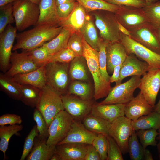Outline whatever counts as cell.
I'll return each mask as SVG.
<instances>
[{
  "mask_svg": "<svg viewBox=\"0 0 160 160\" xmlns=\"http://www.w3.org/2000/svg\"><path fill=\"white\" fill-rule=\"evenodd\" d=\"M63 27L47 24L36 25L34 28L17 33L16 43L13 51L21 49L29 50L42 46L56 37Z\"/></svg>",
  "mask_w": 160,
  "mask_h": 160,
  "instance_id": "6da1fadb",
  "label": "cell"
},
{
  "mask_svg": "<svg viewBox=\"0 0 160 160\" xmlns=\"http://www.w3.org/2000/svg\"><path fill=\"white\" fill-rule=\"evenodd\" d=\"M82 42L83 56L86 60L88 69L94 81L93 97L96 100L106 97L111 87L110 83L105 81L101 74L98 61L99 52L92 48L83 38Z\"/></svg>",
  "mask_w": 160,
  "mask_h": 160,
  "instance_id": "7a4b0ae2",
  "label": "cell"
},
{
  "mask_svg": "<svg viewBox=\"0 0 160 160\" xmlns=\"http://www.w3.org/2000/svg\"><path fill=\"white\" fill-rule=\"evenodd\" d=\"M62 95L47 84L41 90L40 97L36 107L42 114L48 128L56 116L65 110Z\"/></svg>",
  "mask_w": 160,
  "mask_h": 160,
  "instance_id": "3957f363",
  "label": "cell"
},
{
  "mask_svg": "<svg viewBox=\"0 0 160 160\" xmlns=\"http://www.w3.org/2000/svg\"><path fill=\"white\" fill-rule=\"evenodd\" d=\"M13 15L15 27L20 32L36 25L40 10L39 5L28 0H16L13 3Z\"/></svg>",
  "mask_w": 160,
  "mask_h": 160,
  "instance_id": "277c9868",
  "label": "cell"
},
{
  "mask_svg": "<svg viewBox=\"0 0 160 160\" xmlns=\"http://www.w3.org/2000/svg\"><path fill=\"white\" fill-rule=\"evenodd\" d=\"M95 25L101 39L108 43L120 42V32L114 13L104 10L94 12Z\"/></svg>",
  "mask_w": 160,
  "mask_h": 160,
  "instance_id": "5b68a950",
  "label": "cell"
},
{
  "mask_svg": "<svg viewBox=\"0 0 160 160\" xmlns=\"http://www.w3.org/2000/svg\"><path fill=\"white\" fill-rule=\"evenodd\" d=\"M69 64L50 62L45 64L47 84L62 95L65 94L70 79Z\"/></svg>",
  "mask_w": 160,
  "mask_h": 160,
  "instance_id": "8992f818",
  "label": "cell"
},
{
  "mask_svg": "<svg viewBox=\"0 0 160 160\" xmlns=\"http://www.w3.org/2000/svg\"><path fill=\"white\" fill-rule=\"evenodd\" d=\"M141 76H134L127 81L116 84L111 88L108 95L99 104H126L134 97V92L139 88Z\"/></svg>",
  "mask_w": 160,
  "mask_h": 160,
  "instance_id": "52a82bcc",
  "label": "cell"
},
{
  "mask_svg": "<svg viewBox=\"0 0 160 160\" xmlns=\"http://www.w3.org/2000/svg\"><path fill=\"white\" fill-rule=\"evenodd\" d=\"M120 42L125 47L128 55L132 54L143 60L149 65L150 70L160 68V55L151 51L121 32Z\"/></svg>",
  "mask_w": 160,
  "mask_h": 160,
  "instance_id": "ba28073f",
  "label": "cell"
},
{
  "mask_svg": "<svg viewBox=\"0 0 160 160\" xmlns=\"http://www.w3.org/2000/svg\"><path fill=\"white\" fill-rule=\"evenodd\" d=\"M74 120L65 110L59 113L49 127L47 145L56 146L63 140L67 135Z\"/></svg>",
  "mask_w": 160,
  "mask_h": 160,
  "instance_id": "9c48e42d",
  "label": "cell"
},
{
  "mask_svg": "<svg viewBox=\"0 0 160 160\" xmlns=\"http://www.w3.org/2000/svg\"><path fill=\"white\" fill-rule=\"evenodd\" d=\"M132 121L125 116L119 117L111 123L109 130V135L114 140L124 154L128 152V141L133 131Z\"/></svg>",
  "mask_w": 160,
  "mask_h": 160,
  "instance_id": "30bf717a",
  "label": "cell"
},
{
  "mask_svg": "<svg viewBox=\"0 0 160 160\" xmlns=\"http://www.w3.org/2000/svg\"><path fill=\"white\" fill-rule=\"evenodd\" d=\"M62 98L65 110L76 120H82L90 113L94 104L92 100H83L72 94L62 95Z\"/></svg>",
  "mask_w": 160,
  "mask_h": 160,
  "instance_id": "8fae6325",
  "label": "cell"
},
{
  "mask_svg": "<svg viewBox=\"0 0 160 160\" xmlns=\"http://www.w3.org/2000/svg\"><path fill=\"white\" fill-rule=\"evenodd\" d=\"M114 13L117 21L129 31L148 23L142 8L121 6Z\"/></svg>",
  "mask_w": 160,
  "mask_h": 160,
  "instance_id": "7c38bea8",
  "label": "cell"
},
{
  "mask_svg": "<svg viewBox=\"0 0 160 160\" xmlns=\"http://www.w3.org/2000/svg\"><path fill=\"white\" fill-rule=\"evenodd\" d=\"M142 76L139 87L140 92L153 108L160 89V68L150 70Z\"/></svg>",
  "mask_w": 160,
  "mask_h": 160,
  "instance_id": "4fadbf2b",
  "label": "cell"
},
{
  "mask_svg": "<svg viewBox=\"0 0 160 160\" xmlns=\"http://www.w3.org/2000/svg\"><path fill=\"white\" fill-rule=\"evenodd\" d=\"M129 31L132 39L151 51L160 55V43L154 29L148 23Z\"/></svg>",
  "mask_w": 160,
  "mask_h": 160,
  "instance_id": "5bb4252c",
  "label": "cell"
},
{
  "mask_svg": "<svg viewBox=\"0 0 160 160\" xmlns=\"http://www.w3.org/2000/svg\"><path fill=\"white\" fill-rule=\"evenodd\" d=\"M17 30L16 27L10 24L8 25L0 34V65L1 70L4 72L6 71L9 66Z\"/></svg>",
  "mask_w": 160,
  "mask_h": 160,
  "instance_id": "9a60e30c",
  "label": "cell"
},
{
  "mask_svg": "<svg viewBox=\"0 0 160 160\" xmlns=\"http://www.w3.org/2000/svg\"><path fill=\"white\" fill-rule=\"evenodd\" d=\"M10 62L11 67L5 75L11 77L18 74L31 72L41 66L35 62L25 51L18 53L15 50L12 52Z\"/></svg>",
  "mask_w": 160,
  "mask_h": 160,
  "instance_id": "2e32d148",
  "label": "cell"
},
{
  "mask_svg": "<svg viewBox=\"0 0 160 160\" xmlns=\"http://www.w3.org/2000/svg\"><path fill=\"white\" fill-rule=\"evenodd\" d=\"M150 70L149 66L146 62L139 60L133 54L128 55L122 63L119 79L117 84L121 83L124 78L129 76H143Z\"/></svg>",
  "mask_w": 160,
  "mask_h": 160,
  "instance_id": "e0dca14e",
  "label": "cell"
},
{
  "mask_svg": "<svg viewBox=\"0 0 160 160\" xmlns=\"http://www.w3.org/2000/svg\"><path fill=\"white\" fill-rule=\"evenodd\" d=\"M80 121L74 120L66 136L57 145L68 143L92 144L97 134L87 129Z\"/></svg>",
  "mask_w": 160,
  "mask_h": 160,
  "instance_id": "ac0fdd59",
  "label": "cell"
},
{
  "mask_svg": "<svg viewBox=\"0 0 160 160\" xmlns=\"http://www.w3.org/2000/svg\"><path fill=\"white\" fill-rule=\"evenodd\" d=\"M124 109L125 116L132 121H134L153 111V108L140 92L136 96L125 104Z\"/></svg>",
  "mask_w": 160,
  "mask_h": 160,
  "instance_id": "d6986e66",
  "label": "cell"
},
{
  "mask_svg": "<svg viewBox=\"0 0 160 160\" xmlns=\"http://www.w3.org/2000/svg\"><path fill=\"white\" fill-rule=\"evenodd\" d=\"M89 145L68 143L57 145L56 151L62 160H84Z\"/></svg>",
  "mask_w": 160,
  "mask_h": 160,
  "instance_id": "ffe728a7",
  "label": "cell"
},
{
  "mask_svg": "<svg viewBox=\"0 0 160 160\" xmlns=\"http://www.w3.org/2000/svg\"><path fill=\"white\" fill-rule=\"evenodd\" d=\"M107 70L113 73L114 67L123 63L128 55L124 46L120 42L108 43L105 48Z\"/></svg>",
  "mask_w": 160,
  "mask_h": 160,
  "instance_id": "44dd1931",
  "label": "cell"
},
{
  "mask_svg": "<svg viewBox=\"0 0 160 160\" xmlns=\"http://www.w3.org/2000/svg\"><path fill=\"white\" fill-rule=\"evenodd\" d=\"M125 104L100 105L94 104L90 113L111 123L116 119L125 116Z\"/></svg>",
  "mask_w": 160,
  "mask_h": 160,
  "instance_id": "7402d4cb",
  "label": "cell"
},
{
  "mask_svg": "<svg viewBox=\"0 0 160 160\" xmlns=\"http://www.w3.org/2000/svg\"><path fill=\"white\" fill-rule=\"evenodd\" d=\"M12 78L20 84H30L41 90L47 84L45 64L31 72L18 74Z\"/></svg>",
  "mask_w": 160,
  "mask_h": 160,
  "instance_id": "603a6c76",
  "label": "cell"
},
{
  "mask_svg": "<svg viewBox=\"0 0 160 160\" xmlns=\"http://www.w3.org/2000/svg\"><path fill=\"white\" fill-rule=\"evenodd\" d=\"M84 7L78 2L73 11L66 18L61 20L59 26L66 27L73 32H79L88 17Z\"/></svg>",
  "mask_w": 160,
  "mask_h": 160,
  "instance_id": "cb8c5ba5",
  "label": "cell"
},
{
  "mask_svg": "<svg viewBox=\"0 0 160 160\" xmlns=\"http://www.w3.org/2000/svg\"><path fill=\"white\" fill-rule=\"evenodd\" d=\"M40 15L36 25L47 24L59 26L55 0H41L38 5Z\"/></svg>",
  "mask_w": 160,
  "mask_h": 160,
  "instance_id": "d4e9b609",
  "label": "cell"
},
{
  "mask_svg": "<svg viewBox=\"0 0 160 160\" xmlns=\"http://www.w3.org/2000/svg\"><path fill=\"white\" fill-rule=\"evenodd\" d=\"M46 140H42L36 137L33 147L27 156V160H49L56 151L55 145L49 146L46 144Z\"/></svg>",
  "mask_w": 160,
  "mask_h": 160,
  "instance_id": "484cf974",
  "label": "cell"
},
{
  "mask_svg": "<svg viewBox=\"0 0 160 160\" xmlns=\"http://www.w3.org/2000/svg\"><path fill=\"white\" fill-rule=\"evenodd\" d=\"M89 72L85 58L83 56H76L69 64V73L72 80L87 82Z\"/></svg>",
  "mask_w": 160,
  "mask_h": 160,
  "instance_id": "4316f807",
  "label": "cell"
},
{
  "mask_svg": "<svg viewBox=\"0 0 160 160\" xmlns=\"http://www.w3.org/2000/svg\"><path fill=\"white\" fill-rule=\"evenodd\" d=\"M83 124L88 130L98 134L109 135L111 123L100 117L94 116L91 113L82 120Z\"/></svg>",
  "mask_w": 160,
  "mask_h": 160,
  "instance_id": "83f0119b",
  "label": "cell"
},
{
  "mask_svg": "<svg viewBox=\"0 0 160 160\" xmlns=\"http://www.w3.org/2000/svg\"><path fill=\"white\" fill-rule=\"evenodd\" d=\"M72 32L68 28L63 27L60 33L56 37L44 43L42 46L47 49L51 55H53L67 47L68 41Z\"/></svg>",
  "mask_w": 160,
  "mask_h": 160,
  "instance_id": "f1b7e54d",
  "label": "cell"
},
{
  "mask_svg": "<svg viewBox=\"0 0 160 160\" xmlns=\"http://www.w3.org/2000/svg\"><path fill=\"white\" fill-rule=\"evenodd\" d=\"M133 131L154 129L160 127V113L152 111L148 114L142 116L137 119L132 121Z\"/></svg>",
  "mask_w": 160,
  "mask_h": 160,
  "instance_id": "f546056e",
  "label": "cell"
},
{
  "mask_svg": "<svg viewBox=\"0 0 160 160\" xmlns=\"http://www.w3.org/2000/svg\"><path fill=\"white\" fill-rule=\"evenodd\" d=\"M79 33L92 48L99 52L101 39L99 37L95 27L89 16Z\"/></svg>",
  "mask_w": 160,
  "mask_h": 160,
  "instance_id": "4dcf8cb0",
  "label": "cell"
},
{
  "mask_svg": "<svg viewBox=\"0 0 160 160\" xmlns=\"http://www.w3.org/2000/svg\"><path fill=\"white\" fill-rule=\"evenodd\" d=\"M20 84V100L32 108L36 107L39 100L41 89L28 84Z\"/></svg>",
  "mask_w": 160,
  "mask_h": 160,
  "instance_id": "1f68e13d",
  "label": "cell"
},
{
  "mask_svg": "<svg viewBox=\"0 0 160 160\" xmlns=\"http://www.w3.org/2000/svg\"><path fill=\"white\" fill-rule=\"evenodd\" d=\"M23 128V126L20 124L0 126V150L3 153L4 160L6 158V152L10 139L14 135L21 131Z\"/></svg>",
  "mask_w": 160,
  "mask_h": 160,
  "instance_id": "d6a6232c",
  "label": "cell"
},
{
  "mask_svg": "<svg viewBox=\"0 0 160 160\" xmlns=\"http://www.w3.org/2000/svg\"><path fill=\"white\" fill-rule=\"evenodd\" d=\"M67 94L74 95L88 100H92L93 95L90 84L87 82L79 80L73 81Z\"/></svg>",
  "mask_w": 160,
  "mask_h": 160,
  "instance_id": "836d02e7",
  "label": "cell"
},
{
  "mask_svg": "<svg viewBox=\"0 0 160 160\" xmlns=\"http://www.w3.org/2000/svg\"><path fill=\"white\" fill-rule=\"evenodd\" d=\"M82 5L87 13L104 10L115 13L120 6L108 3L104 0H75Z\"/></svg>",
  "mask_w": 160,
  "mask_h": 160,
  "instance_id": "e575fe53",
  "label": "cell"
},
{
  "mask_svg": "<svg viewBox=\"0 0 160 160\" xmlns=\"http://www.w3.org/2000/svg\"><path fill=\"white\" fill-rule=\"evenodd\" d=\"M0 85L3 91L10 97L20 100V84L14 81L12 77L0 74Z\"/></svg>",
  "mask_w": 160,
  "mask_h": 160,
  "instance_id": "d590c367",
  "label": "cell"
},
{
  "mask_svg": "<svg viewBox=\"0 0 160 160\" xmlns=\"http://www.w3.org/2000/svg\"><path fill=\"white\" fill-rule=\"evenodd\" d=\"M142 9L148 23L154 29L160 28V1L147 4Z\"/></svg>",
  "mask_w": 160,
  "mask_h": 160,
  "instance_id": "8d00e7d4",
  "label": "cell"
},
{
  "mask_svg": "<svg viewBox=\"0 0 160 160\" xmlns=\"http://www.w3.org/2000/svg\"><path fill=\"white\" fill-rule=\"evenodd\" d=\"M145 149L139 142L136 131H133L129 139L128 145V152L131 159L143 160Z\"/></svg>",
  "mask_w": 160,
  "mask_h": 160,
  "instance_id": "74e56055",
  "label": "cell"
},
{
  "mask_svg": "<svg viewBox=\"0 0 160 160\" xmlns=\"http://www.w3.org/2000/svg\"><path fill=\"white\" fill-rule=\"evenodd\" d=\"M136 132L140 139L141 144L144 149L149 145H156V139L159 134L157 129H141L136 131Z\"/></svg>",
  "mask_w": 160,
  "mask_h": 160,
  "instance_id": "f35d334b",
  "label": "cell"
},
{
  "mask_svg": "<svg viewBox=\"0 0 160 160\" xmlns=\"http://www.w3.org/2000/svg\"><path fill=\"white\" fill-rule=\"evenodd\" d=\"M13 3L0 7V34L8 25L15 22L13 14Z\"/></svg>",
  "mask_w": 160,
  "mask_h": 160,
  "instance_id": "ab89813d",
  "label": "cell"
},
{
  "mask_svg": "<svg viewBox=\"0 0 160 160\" xmlns=\"http://www.w3.org/2000/svg\"><path fill=\"white\" fill-rule=\"evenodd\" d=\"M36 63L43 65L46 64L52 56L43 46L29 50H25Z\"/></svg>",
  "mask_w": 160,
  "mask_h": 160,
  "instance_id": "60d3db41",
  "label": "cell"
},
{
  "mask_svg": "<svg viewBox=\"0 0 160 160\" xmlns=\"http://www.w3.org/2000/svg\"><path fill=\"white\" fill-rule=\"evenodd\" d=\"M83 37L79 32H73L69 38L67 47L72 50L76 56H83Z\"/></svg>",
  "mask_w": 160,
  "mask_h": 160,
  "instance_id": "b9f144b4",
  "label": "cell"
},
{
  "mask_svg": "<svg viewBox=\"0 0 160 160\" xmlns=\"http://www.w3.org/2000/svg\"><path fill=\"white\" fill-rule=\"evenodd\" d=\"M108 43L101 40L99 49L98 61L101 74L106 81L109 82L110 76L107 70V58L105 48Z\"/></svg>",
  "mask_w": 160,
  "mask_h": 160,
  "instance_id": "7bdbcfd3",
  "label": "cell"
},
{
  "mask_svg": "<svg viewBox=\"0 0 160 160\" xmlns=\"http://www.w3.org/2000/svg\"><path fill=\"white\" fill-rule=\"evenodd\" d=\"M33 117L39 132L38 137L41 139L47 140L49 135V128L42 114L36 108L34 111Z\"/></svg>",
  "mask_w": 160,
  "mask_h": 160,
  "instance_id": "ee69618b",
  "label": "cell"
},
{
  "mask_svg": "<svg viewBox=\"0 0 160 160\" xmlns=\"http://www.w3.org/2000/svg\"><path fill=\"white\" fill-rule=\"evenodd\" d=\"M107 136L103 134H98L92 143L98 152L101 160H106L107 157L108 146Z\"/></svg>",
  "mask_w": 160,
  "mask_h": 160,
  "instance_id": "f6af8a7d",
  "label": "cell"
},
{
  "mask_svg": "<svg viewBox=\"0 0 160 160\" xmlns=\"http://www.w3.org/2000/svg\"><path fill=\"white\" fill-rule=\"evenodd\" d=\"M38 135L39 132L36 125H35L25 139L20 160H24L26 159L33 147L36 137L38 136Z\"/></svg>",
  "mask_w": 160,
  "mask_h": 160,
  "instance_id": "bcb514c9",
  "label": "cell"
},
{
  "mask_svg": "<svg viewBox=\"0 0 160 160\" xmlns=\"http://www.w3.org/2000/svg\"><path fill=\"white\" fill-rule=\"evenodd\" d=\"M108 150L106 160H123L121 149L114 140L111 136H107Z\"/></svg>",
  "mask_w": 160,
  "mask_h": 160,
  "instance_id": "7dc6e473",
  "label": "cell"
},
{
  "mask_svg": "<svg viewBox=\"0 0 160 160\" xmlns=\"http://www.w3.org/2000/svg\"><path fill=\"white\" fill-rule=\"evenodd\" d=\"M76 57L74 53L67 47L52 55L47 63L50 62L70 63Z\"/></svg>",
  "mask_w": 160,
  "mask_h": 160,
  "instance_id": "c3c4849f",
  "label": "cell"
},
{
  "mask_svg": "<svg viewBox=\"0 0 160 160\" xmlns=\"http://www.w3.org/2000/svg\"><path fill=\"white\" fill-rule=\"evenodd\" d=\"M77 3V1H75L65 3L57 6V14L59 22L69 16L73 11Z\"/></svg>",
  "mask_w": 160,
  "mask_h": 160,
  "instance_id": "681fc988",
  "label": "cell"
},
{
  "mask_svg": "<svg viewBox=\"0 0 160 160\" xmlns=\"http://www.w3.org/2000/svg\"><path fill=\"white\" fill-rule=\"evenodd\" d=\"M111 4L119 6H126L141 9L145 7L147 3L144 0H104Z\"/></svg>",
  "mask_w": 160,
  "mask_h": 160,
  "instance_id": "f907efd6",
  "label": "cell"
},
{
  "mask_svg": "<svg viewBox=\"0 0 160 160\" xmlns=\"http://www.w3.org/2000/svg\"><path fill=\"white\" fill-rule=\"evenodd\" d=\"M22 121L20 116L15 114L6 113L0 117V126L20 124Z\"/></svg>",
  "mask_w": 160,
  "mask_h": 160,
  "instance_id": "816d5d0a",
  "label": "cell"
},
{
  "mask_svg": "<svg viewBox=\"0 0 160 160\" xmlns=\"http://www.w3.org/2000/svg\"><path fill=\"white\" fill-rule=\"evenodd\" d=\"M84 160H101L98 152L92 144L88 145Z\"/></svg>",
  "mask_w": 160,
  "mask_h": 160,
  "instance_id": "f5cc1de1",
  "label": "cell"
},
{
  "mask_svg": "<svg viewBox=\"0 0 160 160\" xmlns=\"http://www.w3.org/2000/svg\"><path fill=\"white\" fill-rule=\"evenodd\" d=\"M122 63L115 66L114 68L113 74L109 80L110 83L115 82L117 84L119 80L120 77V71L122 65Z\"/></svg>",
  "mask_w": 160,
  "mask_h": 160,
  "instance_id": "db71d44e",
  "label": "cell"
},
{
  "mask_svg": "<svg viewBox=\"0 0 160 160\" xmlns=\"http://www.w3.org/2000/svg\"><path fill=\"white\" fill-rule=\"evenodd\" d=\"M119 29L120 32L123 33L131 37V36L129 31L118 21Z\"/></svg>",
  "mask_w": 160,
  "mask_h": 160,
  "instance_id": "11a10c76",
  "label": "cell"
},
{
  "mask_svg": "<svg viewBox=\"0 0 160 160\" xmlns=\"http://www.w3.org/2000/svg\"><path fill=\"white\" fill-rule=\"evenodd\" d=\"M143 160H153L152 155L148 150L145 148L144 151Z\"/></svg>",
  "mask_w": 160,
  "mask_h": 160,
  "instance_id": "9f6ffc18",
  "label": "cell"
},
{
  "mask_svg": "<svg viewBox=\"0 0 160 160\" xmlns=\"http://www.w3.org/2000/svg\"><path fill=\"white\" fill-rule=\"evenodd\" d=\"M16 0H0V7L13 3Z\"/></svg>",
  "mask_w": 160,
  "mask_h": 160,
  "instance_id": "6f0895ef",
  "label": "cell"
},
{
  "mask_svg": "<svg viewBox=\"0 0 160 160\" xmlns=\"http://www.w3.org/2000/svg\"><path fill=\"white\" fill-rule=\"evenodd\" d=\"M56 5L58 6L60 4L68 2L71 1H75V0H55Z\"/></svg>",
  "mask_w": 160,
  "mask_h": 160,
  "instance_id": "680465c9",
  "label": "cell"
},
{
  "mask_svg": "<svg viewBox=\"0 0 160 160\" xmlns=\"http://www.w3.org/2000/svg\"><path fill=\"white\" fill-rule=\"evenodd\" d=\"M51 160H62L61 158L56 151L53 154L51 159Z\"/></svg>",
  "mask_w": 160,
  "mask_h": 160,
  "instance_id": "91938a15",
  "label": "cell"
},
{
  "mask_svg": "<svg viewBox=\"0 0 160 160\" xmlns=\"http://www.w3.org/2000/svg\"><path fill=\"white\" fill-rule=\"evenodd\" d=\"M153 111L160 113V99L157 104L153 108Z\"/></svg>",
  "mask_w": 160,
  "mask_h": 160,
  "instance_id": "94428289",
  "label": "cell"
},
{
  "mask_svg": "<svg viewBox=\"0 0 160 160\" xmlns=\"http://www.w3.org/2000/svg\"><path fill=\"white\" fill-rule=\"evenodd\" d=\"M155 32L160 43V28L154 29Z\"/></svg>",
  "mask_w": 160,
  "mask_h": 160,
  "instance_id": "6125c7cd",
  "label": "cell"
},
{
  "mask_svg": "<svg viewBox=\"0 0 160 160\" xmlns=\"http://www.w3.org/2000/svg\"><path fill=\"white\" fill-rule=\"evenodd\" d=\"M157 148L159 153V160H160V141H159V142L156 145Z\"/></svg>",
  "mask_w": 160,
  "mask_h": 160,
  "instance_id": "be15d7a7",
  "label": "cell"
},
{
  "mask_svg": "<svg viewBox=\"0 0 160 160\" xmlns=\"http://www.w3.org/2000/svg\"><path fill=\"white\" fill-rule=\"evenodd\" d=\"M147 4H149L156 2L159 0H144Z\"/></svg>",
  "mask_w": 160,
  "mask_h": 160,
  "instance_id": "e7e4bbea",
  "label": "cell"
},
{
  "mask_svg": "<svg viewBox=\"0 0 160 160\" xmlns=\"http://www.w3.org/2000/svg\"><path fill=\"white\" fill-rule=\"evenodd\" d=\"M28 0L29 1L32 2L38 5L41 0Z\"/></svg>",
  "mask_w": 160,
  "mask_h": 160,
  "instance_id": "03108f58",
  "label": "cell"
},
{
  "mask_svg": "<svg viewBox=\"0 0 160 160\" xmlns=\"http://www.w3.org/2000/svg\"><path fill=\"white\" fill-rule=\"evenodd\" d=\"M158 136L157 137L156 139L158 140H159V141H160V127L159 128V129H158Z\"/></svg>",
  "mask_w": 160,
  "mask_h": 160,
  "instance_id": "003e7915",
  "label": "cell"
}]
</instances>
